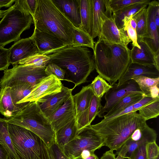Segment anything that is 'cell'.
Returning <instances> with one entry per match:
<instances>
[{"label":"cell","mask_w":159,"mask_h":159,"mask_svg":"<svg viewBox=\"0 0 159 159\" xmlns=\"http://www.w3.org/2000/svg\"><path fill=\"white\" fill-rule=\"evenodd\" d=\"M48 63H53L65 72L64 80L73 83L76 87L86 82L94 70L93 54L88 48L68 46L48 55Z\"/></svg>","instance_id":"obj_1"},{"label":"cell","mask_w":159,"mask_h":159,"mask_svg":"<svg viewBox=\"0 0 159 159\" xmlns=\"http://www.w3.org/2000/svg\"><path fill=\"white\" fill-rule=\"evenodd\" d=\"M128 46L97 41L93 50L95 69L99 75L111 85L124 74L130 63Z\"/></svg>","instance_id":"obj_2"},{"label":"cell","mask_w":159,"mask_h":159,"mask_svg":"<svg viewBox=\"0 0 159 159\" xmlns=\"http://www.w3.org/2000/svg\"><path fill=\"white\" fill-rule=\"evenodd\" d=\"M34 28L57 37L69 46L72 45L75 27L52 0H37L33 18Z\"/></svg>","instance_id":"obj_3"},{"label":"cell","mask_w":159,"mask_h":159,"mask_svg":"<svg viewBox=\"0 0 159 159\" xmlns=\"http://www.w3.org/2000/svg\"><path fill=\"white\" fill-rule=\"evenodd\" d=\"M146 121L136 111L102 121L91 127L104 141V145L117 151L137 129L146 124Z\"/></svg>","instance_id":"obj_4"},{"label":"cell","mask_w":159,"mask_h":159,"mask_svg":"<svg viewBox=\"0 0 159 159\" xmlns=\"http://www.w3.org/2000/svg\"><path fill=\"white\" fill-rule=\"evenodd\" d=\"M8 124L25 128L39 137L48 148L55 142V132L37 102H28L11 117Z\"/></svg>","instance_id":"obj_5"},{"label":"cell","mask_w":159,"mask_h":159,"mask_svg":"<svg viewBox=\"0 0 159 159\" xmlns=\"http://www.w3.org/2000/svg\"><path fill=\"white\" fill-rule=\"evenodd\" d=\"M0 21V46L21 39L20 35L34 23L33 18L22 0H15Z\"/></svg>","instance_id":"obj_6"},{"label":"cell","mask_w":159,"mask_h":159,"mask_svg":"<svg viewBox=\"0 0 159 159\" xmlns=\"http://www.w3.org/2000/svg\"><path fill=\"white\" fill-rule=\"evenodd\" d=\"M8 129L19 159H49L48 147L37 135L13 124H8Z\"/></svg>","instance_id":"obj_7"},{"label":"cell","mask_w":159,"mask_h":159,"mask_svg":"<svg viewBox=\"0 0 159 159\" xmlns=\"http://www.w3.org/2000/svg\"><path fill=\"white\" fill-rule=\"evenodd\" d=\"M3 73L0 80V88L11 87L25 84L34 87L48 76L45 72V68L21 64L5 70Z\"/></svg>","instance_id":"obj_8"},{"label":"cell","mask_w":159,"mask_h":159,"mask_svg":"<svg viewBox=\"0 0 159 159\" xmlns=\"http://www.w3.org/2000/svg\"><path fill=\"white\" fill-rule=\"evenodd\" d=\"M104 146L102 138L90 125L84 128L73 140L61 148L70 159H76L84 151L88 150L94 153Z\"/></svg>","instance_id":"obj_9"},{"label":"cell","mask_w":159,"mask_h":159,"mask_svg":"<svg viewBox=\"0 0 159 159\" xmlns=\"http://www.w3.org/2000/svg\"><path fill=\"white\" fill-rule=\"evenodd\" d=\"M111 86L112 87L105 94L106 102L98 112L97 116L99 117H104L106 112L109 111L115 104L125 97L134 94L144 95L137 83L133 79L120 85L115 83Z\"/></svg>","instance_id":"obj_10"},{"label":"cell","mask_w":159,"mask_h":159,"mask_svg":"<svg viewBox=\"0 0 159 159\" xmlns=\"http://www.w3.org/2000/svg\"><path fill=\"white\" fill-rule=\"evenodd\" d=\"M157 137L156 131L146 124L135 129L124 144L116 151L115 154L125 159H129L138 147L143 144L156 141Z\"/></svg>","instance_id":"obj_11"},{"label":"cell","mask_w":159,"mask_h":159,"mask_svg":"<svg viewBox=\"0 0 159 159\" xmlns=\"http://www.w3.org/2000/svg\"><path fill=\"white\" fill-rule=\"evenodd\" d=\"M93 94L92 87L89 84L83 87L80 92L73 95L75 110L77 134L84 128L90 125L88 120V111Z\"/></svg>","instance_id":"obj_12"},{"label":"cell","mask_w":159,"mask_h":159,"mask_svg":"<svg viewBox=\"0 0 159 159\" xmlns=\"http://www.w3.org/2000/svg\"><path fill=\"white\" fill-rule=\"evenodd\" d=\"M63 85L55 76L51 75L44 78L33 88L31 92L17 104L37 102L45 96L60 92Z\"/></svg>","instance_id":"obj_13"},{"label":"cell","mask_w":159,"mask_h":159,"mask_svg":"<svg viewBox=\"0 0 159 159\" xmlns=\"http://www.w3.org/2000/svg\"><path fill=\"white\" fill-rule=\"evenodd\" d=\"M98 41L127 46L131 42L126 31L123 28L119 29L118 28L112 16L102 22Z\"/></svg>","instance_id":"obj_14"},{"label":"cell","mask_w":159,"mask_h":159,"mask_svg":"<svg viewBox=\"0 0 159 159\" xmlns=\"http://www.w3.org/2000/svg\"><path fill=\"white\" fill-rule=\"evenodd\" d=\"M30 37L41 54L48 55L69 46L58 38L35 28Z\"/></svg>","instance_id":"obj_15"},{"label":"cell","mask_w":159,"mask_h":159,"mask_svg":"<svg viewBox=\"0 0 159 159\" xmlns=\"http://www.w3.org/2000/svg\"><path fill=\"white\" fill-rule=\"evenodd\" d=\"M9 61L13 66L36 54L39 53L33 40L30 37L22 39L15 42L9 48Z\"/></svg>","instance_id":"obj_16"},{"label":"cell","mask_w":159,"mask_h":159,"mask_svg":"<svg viewBox=\"0 0 159 159\" xmlns=\"http://www.w3.org/2000/svg\"><path fill=\"white\" fill-rule=\"evenodd\" d=\"M73 89L63 85L60 92L45 96L37 101L40 109L47 118L72 95Z\"/></svg>","instance_id":"obj_17"},{"label":"cell","mask_w":159,"mask_h":159,"mask_svg":"<svg viewBox=\"0 0 159 159\" xmlns=\"http://www.w3.org/2000/svg\"><path fill=\"white\" fill-rule=\"evenodd\" d=\"M158 1H151L147 9L148 11L147 33L142 39L148 45L156 56H159V28L155 21V11Z\"/></svg>","instance_id":"obj_18"},{"label":"cell","mask_w":159,"mask_h":159,"mask_svg":"<svg viewBox=\"0 0 159 159\" xmlns=\"http://www.w3.org/2000/svg\"><path fill=\"white\" fill-rule=\"evenodd\" d=\"M75 118V110L71 95L53 114L48 118L55 132Z\"/></svg>","instance_id":"obj_19"},{"label":"cell","mask_w":159,"mask_h":159,"mask_svg":"<svg viewBox=\"0 0 159 159\" xmlns=\"http://www.w3.org/2000/svg\"><path fill=\"white\" fill-rule=\"evenodd\" d=\"M140 48L133 47L130 50L131 62L144 65H154L159 70V56H156L142 39H137Z\"/></svg>","instance_id":"obj_20"},{"label":"cell","mask_w":159,"mask_h":159,"mask_svg":"<svg viewBox=\"0 0 159 159\" xmlns=\"http://www.w3.org/2000/svg\"><path fill=\"white\" fill-rule=\"evenodd\" d=\"M93 6V29L92 37L94 39L100 33L103 21L112 16L109 0H92Z\"/></svg>","instance_id":"obj_21"},{"label":"cell","mask_w":159,"mask_h":159,"mask_svg":"<svg viewBox=\"0 0 159 159\" xmlns=\"http://www.w3.org/2000/svg\"><path fill=\"white\" fill-rule=\"evenodd\" d=\"M138 77L159 78V70L154 65H144L131 62L124 74L118 80L117 84L120 85Z\"/></svg>","instance_id":"obj_22"},{"label":"cell","mask_w":159,"mask_h":159,"mask_svg":"<svg viewBox=\"0 0 159 159\" xmlns=\"http://www.w3.org/2000/svg\"><path fill=\"white\" fill-rule=\"evenodd\" d=\"M73 25L80 28V0H52Z\"/></svg>","instance_id":"obj_23"},{"label":"cell","mask_w":159,"mask_h":159,"mask_svg":"<svg viewBox=\"0 0 159 159\" xmlns=\"http://www.w3.org/2000/svg\"><path fill=\"white\" fill-rule=\"evenodd\" d=\"M9 87L0 88V113L7 118L12 116L27 103L15 104L12 100Z\"/></svg>","instance_id":"obj_24"},{"label":"cell","mask_w":159,"mask_h":159,"mask_svg":"<svg viewBox=\"0 0 159 159\" xmlns=\"http://www.w3.org/2000/svg\"><path fill=\"white\" fill-rule=\"evenodd\" d=\"M77 135V123L75 118L55 132V142L61 148L73 140Z\"/></svg>","instance_id":"obj_25"},{"label":"cell","mask_w":159,"mask_h":159,"mask_svg":"<svg viewBox=\"0 0 159 159\" xmlns=\"http://www.w3.org/2000/svg\"><path fill=\"white\" fill-rule=\"evenodd\" d=\"M81 29L91 37L93 29V6L92 0H80Z\"/></svg>","instance_id":"obj_26"},{"label":"cell","mask_w":159,"mask_h":159,"mask_svg":"<svg viewBox=\"0 0 159 159\" xmlns=\"http://www.w3.org/2000/svg\"><path fill=\"white\" fill-rule=\"evenodd\" d=\"M149 3L134 4L113 13L112 18L114 20L118 28L119 29L123 28L122 21L124 18L132 17L138 13L146 8Z\"/></svg>","instance_id":"obj_27"},{"label":"cell","mask_w":159,"mask_h":159,"mask_svg":"<svg viewBox=\"0 0 159 159\" xmlns=\"http://www.w3.org/2000/svg\"><path fill=\"white\" fill-rule=\"evenodd\" d=\"M0 144L4 148L10 159H19L14 148L8 129L6 119L0 117Z\"/></svg>","instance_id":"obj_28"},{"label":"cell","mask_w":159,"mask_h":159,"mask_svg":"<svg viewBox=\"0 0 159 159\" xmlns=\"http://www.w3.org/2000/svg\"><path fill=\"white\" fill-rule=\"evenodd\" d=\"M144 96V95L134 94L128 95L115 104L110 111L105 114L106 118L113 115L126 107L133 105L141 100Z\"/></svg>","instance_id":"obj_29"},{"label":"cell","mask_w":159,"mask_h":159,"mask_svg":"<svg viewBox=\"0 0 159 159\" xmlns=\"http://www.w3.org/2000/svg\"><path fill=\"white\" fill-rule=\"evenodd\" d=\"M73 33L72 46L89 47L93 50L94 42L89 34L80 28L76 27L74 28Z\"/></svg>","instance_id":"obj_30"},{"label":"cell","mask_w":159,"mask_h":159,"mask_svg":"<svg viewBox=\"0 0 159 159\" xmlns=\"http://www.w3.org/2000/svg\"><path fill=\"white\" fill-rule=\"evenodd\" d=\"M133 18L137 22L136 31L137 39L145 38L147 33L148 11L147 8L140 11Z\"/></svg>","instance_id":"obj_31"},{"label":"cell","mask_w":159,"mask_h":159,"mask_svg":"<svg viewBox=\"0 0 159 159\" xmlns=\"http://www.w3.org/2000/svg\"><path fill=\"white\" fill-rule=\"evenodd\" d=\"M139 114L146 121L157 118L159 115V98L141 107Z\"/></svg>","instance_id":"obj_32"},{"label":"cell","mask_w":159,"mask_h":159,"mask_svg":"<svg viewBox=\"0 0 159 159\" xmlns=\"http://www.w3.org/2000/svg\"><path fill=\"white\" fill-rule=\"evenodd\" d=\"M157 98H154L150 97L144 96L143 98L139 102L126 107L113 115L106 118H104L101 121H106L124 114L133 112L137 111H138L141 107L149 103Z\"/></svg>","instance_id":"obj_33"},{"label":"cell","mask_w":159,"mask_h":159,"mask_svg":"<svg viewBox=\"0 0 159 159\" xmlns=\"http://www.w3.org/2000/svg\"><path fill=\"white\" fill-rule=\"evenodd\" d=\"M11 97L14 103H17L28 95L34 87L30 85L25 84L11 87Z\"/></svg>","instance_id":"obj_34"},{"label":"cell","mask_w":159,"mask_h":159,"mask_svg":"<svg viewBox=\"0 0 159 159\" xmlns=\"http://www.w3.org/2000/svg\"><path fill=\"white\" fill-rule=\"evenodd\" d=\"M90 84L94 94L100 98L112 87L99 75L95 78Z\"/></svg>","instance_id":"obj_35"},{"label":"cell","mask_w":159,"mask_h":159,"mask_svg":"<svg viewBox=\"0 0 159 159\" xmlns=\"http://www.w3.org/2000/svg\"><path fill=\"white\" fill-rule=\"evenodd\" d=\"M132 79L138 84L145 96L150 97V90L153 86L159 85V78H152L146 77H138Z\"/></svg>","instance_id":"obj_36"},{"label":"cell","mask_w":159,"mask_h":159,"mask_svg":"<svg viewBox=\"0 0 159 159\" xmlns=\"http://www.w3.org/2000/svg\"><path fill=\"white\" fill-rule=\"evenodd\" d=\"M50 60L46 55L36 54L20 62L18 64H24L35 67L45 68Z\"/></svg>","instance_id":"obj_37"},{"label":"cell","mask_w":159,"mask_h":159,"mask_svg":"<svg viewBox=\"0 0 159 159\" xmlns=\"http://www.w3.org/2000/svg\"><path fill=\"white\" fill-rule=\"evenodd\" d=\"M150 0H109V6L112 13L130 5L140 3H149Z\"/></svg>","instance_id":"obj_38"},{"label":"cell","mask_w":159,"mask_h":159,"mask_svg":"<svg viewBox=\"0 0 159 159\" xmlns=\"http://www.w3.org/2000/svg\"><path fill=\"white\" fill-rule=\"evenodd\" d=\"M101 99L95 96H93L89 109L88 120L89 124L90 125L98 115V112L102 107L101 104Z\"/></svg>","instance_id":"obj_39"},{"label":"cell","mask_w":159,"mask_h":159,"mask_svg":"<svg viewBox=\"0 0 159 159\" xmlns=\"http://www.w3.org/2000/svg\"><path fill=\"white\" fill-rule=\"evenodd\" d=\"M45 72L48 76L53 75L59 80H64V71L59 66L54 64H48L45 68Z\"/></svg>","instance_id":"obj_40"},{"label":"cell","mask_w":159,"mask_h":159,"mask_svg":"<svg viewBox=\"0 0 159 159\" xmlns=\"http://www.w3.org/2000/svg\"><path fill=\"white\" fill-rule=\"evenodd\" d=\"M48 151L49 159H70L55 142L48 148Z\"/></svg>","instance_id":"obj_41"},{"label":"cell","mask_w":159,"mask_h":159,"mask_svg":"<svg viewBox=\"0 0 159 159\" xmlns=\"http://www.w3.org/2000/svg\"><path fill=\"white\" fill-rule=\"evenodd\" d=\"M146 152L148 159H155L159 156V147L156 141L146 144Z\"/></svg>","instance_id":"obj_42"},{"label":"cell","mask_w":159,"mask_h":159,"mask_svg":"<svg viewBox=\"0 0 159 159\" xmlns=\"http://www.w3.org/2000/svg\"><path fill=\"white\" fill-rule=\"evenodd\" d=\"M9 49L0 46V71L8 69L10 65L9 61Z\"/></svg>","instance_id":"obj_43"},{"label":"cell","mask_w":159,"mask_h":159,"mask_svg":"<svg viewBox=\"0 0 159 159\" xmlns=\"http://www.w3.org/2000/svg\"><path fill=\"white\" fill-rule=\"evenodd\" d=\"M123 29L125 30L126 31L127 34L132 42L133 47H136L140 48V47L137 43V36L136 30L130 26L129 20L124 24Z\"/></svg>","instance_id":"obj_44"},{"label":"cell","mask_w":159,"mask_h":159,"mask_svg":"<svg viewBox=\"0 0 159 159\" xmlns=\"http://www.w3.org/2000/svg\"><path fill=\"white\" fill-rule=\"evenodd\" d=\"M143 144L138 147L131 154L128 159H148L146 152V145Z\"/></svg>","instance_id":"obj_45"},{"label":"cell","mask_w":159,"mask_h":159,"mask_svg":"<svg viewBox=\"0 0 159 159\" xmlns=\"http://www.w3.org/2000/svg\"><path fill=\"white\" fill-rule=\"evenodd\" d=\"M25 8L34 18L36 7L37 0H22Z\"/></svg>","instance_id":"obj_46"},{"label":"cell","mask_w":159,"mask_h":159,"mask_svg":"<svg viewBox=\"0 0 159 159\" xmlns=\"http://www.w3.org/2000/svg\"><path fill=\"white\" fill-rule=\"evenodd\" d=\"M116 156L113 152V150L110 149L103 154L101 159H116Z\"/></svg>","instance_id":"obj_47"},{"label":"cell","mask_w":159,"mask_h":159,"mask_svg":"<svg viewBox=\"0 0 159 159\" xmlns=\"http://www.w3.org/2000/svg\"><path fill=\"white\" fill-rule=\"evenodd\" d=\"M159 85H155L152 87L150 90L151 97L156 98H159Z\"/></svg>","instance_id":"obj_48"},{"label":"cell","mask_w":159,"mask_h":159,"mask_svg":"<svg viewBox=\"0 0 159 159\" xmlns=\"http://www.w3.org/2000/svg\"><path fill=\"white\" fill-rule=\"evenodd\" d=\"M15 0H0V8L3 7H10Z\"/></svg>","instance_id":"obj_49"},{"label":"cell","mask_w":159,"mask_h":159,"mask_svg":"<svg viewBox=\"0 0 159 159\" xmlns=\"http://www.w3.org/2000/svg\"><path fill=\"white\" fill-rule=\"evenodd\" d=\"M0 159H10L9 155L4 148L0 144Z\"/></svg>","instance_id":"obj_50"},{"label":"cell","mask_w":159,"mask_h":159,"mask_svg":"<svg viewBox=\"0 0 159 159\" xmlns=\"http://www.w3.org/2000/svg\"><path fill=\"white\" fill-rule=\"evenodd\" d=\"M129 24L133 28L136 30L137 27V22L136 20L133 17L129 20Z\"/></svg>","instance_id":"obj_51"},{"label":"cell","mask_w":159,"mask_h":159,"mask_svg":"<svg viewBox=\"0 0 159 159\" xmlns=\"http://www.w3.org/2000/svg\"><path fill=\"white\" fill-rule=\"evenodd\" d=\"M76 159H99L98 157L94 153L92 154L89 157L83 158L79 157Z\"/></svg>","instance_id":"obj_52"},{"label":"cell","mask_w":159,"mask_h":159,"mask_svg":"<svg viewBox=\"0 0 159 159\" xmlns=\"http://www.w3.org/2000/svg\"><path fill=\"white\" fill-rule=\"evenodd\" d=\"M8 9L6 10H0V18H3L5 14L8 11Z\"/></svg>","instance_id":"obj_53"},{"label":"cell","mask_w":159,"mask_h":159,"mask_svg":"<svg viewBox=\"0 0 159 159\" xmlns=\"http://www.w3.org/2000/svg\"><path fill=\"white\" fill-rule=\"evenodd\" d=\"M116 159H125V158L120 155H118Z\"/></svg>","instance_id":"obj_54"},{"label":"cell","mask_w":159,"mask_h":159,"mask_svg":"<svg viewBox=\"0 0 159 159\" xmlns=\"http://www.w3.org/2000/svg\"><path fill=\"white\" fill-rule=\"evenodd\" d=\"M155 159H159V156L157 157V158H156Z\"/></svg>","instance_id":"obj_55"}]
</instances>
